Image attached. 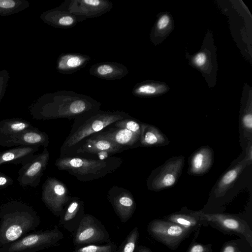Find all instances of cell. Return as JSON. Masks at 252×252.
Returning <instances> with one entry per match:
<instances>
[{
    "instance_id": "obj_1",
    "label": "cell",
    "mask_w": 252,
    "mask_h": 252,
    "mask_svg": "<svg viewBox=\"0 0 252 252\" xmlns=\"http://www.w3.org/2000/svg\"><path fill=\"white\" fill-rule=\"evenodd\" d=\"M101 103L86 94L62 90L44 94L30 107L36 119L76 120L100 109Z\"/></svg>"
},
{
    "instance_id": "obj_2",
    "label": "cell",
    "mask_w": 252,
    "mask_h": 252,
    "mask_svg": "<svg viewBox=\"0 0 252 252\" xmlns=\"http://www.w3.org/2000/svg\"><path fill=\"white\" fill-rule=\"evenodd\" d=\"M40 221L37 213L24 202L3 204L0 207V248L34 231Z\"/></svg>"
},
{
    "instance_id": "obj_3",
    "label": "cell",
    "mask_w": 252,
    "mask_h": 252,
    "mask_svg": "<svg viewBox=\"0 0 252 252\" xmlns=\"http://www.w3.org/2000/svg\"><path fill=\"white\" fill-rule=\"evenodd\" d=\"M130 117L123 111L99 109L74 120L70 133L61 147L60 157L68 155L86 138L114 123Z\"/></svg>"
},
{
    "instance_id": "obj_4",
    "label": "cell",
    "mask_w": 252,
    "mask_h": 252,
    "mask_svg": "<svg viewBox=\"0 0 252 252\" xmlns=\"http://www.w3.org/2000/svg\"><path fill=\"white\" fill-rule=\"evenodd\" d=\"M122 158L110 157L106 158H90L67 155L59 157L55 165L61 171H65L78 180L88 182L101 178L119 168Z\"/></svg>"
},
{
    "instance_id": "obj_5",
    "label": "cell",
    "mask_w": 252,
    "mask_h": 252,
    "mask_svg": "<svg viewBox=\"0 0 252 252\" xmlns=\"http://www.w3.org/2000/svg\"><path fill=\"white\" fill-rule=\"evenodd\" d=\"M64 237L57 226L53 229L30 233L0 248V252H36L53 247Z\"/></svg>"
},
{
    "instance_id": "obj_6",
    "label": "cell",
    "mask_w": 252,
    "mask_h": 252,
    "mask_svg": "<svg viewBox=\"0 0 252 252\" xmlns=\"http://www.w3.org/2000/svg\"><path fill=\"white\" fill-rule=\"evenodd\" d=\"M196 214L212 227L229 234L236 235L252 247V230L247 222L237 215L224 213H205L195 211Z\"/></svg>"
},
{
    "instance_id": "obj_7",
    "label": "cell",
    "mask_w": 252,
    "mask_h": 252,
    "mask_svg": "<svg viewBox=\"0 0 252 252\" xmlns=\"http://www.w3.org/2000/svg\"><path fill=\"white\" fill-rule=\"evenodd\" d=\"M184 161L183 156L172 157L153 170L147 179L148 189L159 191L174 186L181 175Z\"/></svg>"
},
{
    "instance_id": "obj_8",
    "label": "cell",
    "mask_w": 252,
    "mask_h": 252,
    "mask_svg": "<svg viewBox=\"0 0 252 252\" xmlns=\"http://www.w3.org/2000/svg\"><path fill=\"white\" fill-rule=\"evenodd\" d=\"M147 230L153 238L172 250L177 249L192 232L164 219L152 220L149 223Z\"/></svg>"
},
{
    "instance_id": "obj_9",
    "label": "cell",
    "mask_w": 252,
    "mask_h": 252,
    "mask_svg": "<svg viewBox=\"0 0 252 252\" xmlns=\"http://www.w3.org/2000/svg\"><path fill=\"white\" fill-rule=\"evenodd\" d=\"M73 242L75 247L108 243L110 242V236L100 220L93 215L85 214L74 232Z\"/></svg>"
},
{
    "instance_id": "obj_10",
    "label": "cell",
    "mask_w": 252,
    "mask_h": 252,
    "mask_svg": "<svg viewBox=\"0 0 252 252\" xmlns=\"http://www.w3.org/2000/svg\"><path fill=\"white\" fill-rule=\"evenodd\" d=\"M71 197L66 185L55 177H48L42 185V201L56 217H60Z\"/></svg>"
},
{
    "instance_id": "obj_11",
    "label": "cell",
    "mask_w": 252,
    "mask_h": 252,
    "mask_svg": "<svg viewBox=\"0 0 252 252\" xmlns=\"http://www.w3.org/2000/svg\"><path fill=\"white\" fill-rule=\"evenodd\" d=\"M49 158V152L45 148L41 153L33 155L22 164L17 178L19 185L23 187H37L48 165Z\"/></svg>"
},
{
    "instance_id": "obj_12",
    "label": "cell",
    "mask_w": 252,
    "mask_h": 252,
    "mask_svg": "<svg viewBox=\"0 0 252 252\" xmlns=\"http://www.w3.org/2000/svg\"><path fill=\"white\" fill-rule=\"evenodd\" d=\"M58 7L85 20L106 13L113 4L108 0H66Z\"/></svg>"
},
{
    "instance_id": "obj_13",
    "label": "cell",
    "mask_w": 252,
    "mask_h": 252,
    "mask_svg": "<svg viewBox=\"0 0 252 252\" xmlns=\"http://www.w3.org/2000/svg\"><path fill=\"white\" fill-rule=\"evenodd\" d=\"M128 149L109 140L90 136L67 155L89 154L96 155L99 158H106Z\"/></svg>"
},
{
    "instance_id": "obj_14",
    "label": "cell",
    "mask_w": 252,
    "mask_h": 252,
    "mask_svg": "<svg viewBox=\"0 0 252 252\" xmlns=\"http://www.w3.org/2000/svg\"><path fill=\"white\" fill-rule=\"evenodd\" d=\"M107 197L122 222H126L132 217L136 203L128 190L117 186H113L108 191Z\"/></svg>"
},
{
    "instance_id": "obj_15",
    "label": "cell",
    "mask_w": 252,
    "mask_h": 252,
    "mask_svg": "<svg viewBox=\"0 0 252 252\" xmlns=\"http://www.w3.org/2000/svg\"><path fill=\"white\" fill-rule=\"evenodd\" d=\"M85 215L84 203L76 196H71L60 218V223L70 233H74Z\"/></svg>"
},
{
    "instance_id": "obj_16",
    "label": "cell",
    "mask_w": 252,
    "mask_h": 252,
    "mask_svg": "<svg viewBox=\"0 0 252 252\" xmlns=\"http://www.w3.org/2000/svg\"><path fill=\"white\" fill-rule=\"evenodd\" d=\"M39 17L43 22L50 26L64 29L73 28L78 22L84 20L58 7L43 12Z\"/></svg>"
},
{
    "instance_id": "obj_17",
    "label": "cell",
    "mask_w": 252,
    "mask_h": 252,
    "mask_svg": "<svg viewBox=\"0 0 252 252\" xmlns=\"http://www.w3.org/2000/svg\"><path fill=\"white\" fill-rule=\"evenodd\" d=\"M214 162V152L208 146H204L196 150L190 157L188 173L201 176L207 173Z\"/></svg>"
},
{
    "instance_id": "obj_18",
    "label": "cell",
    "mask_w": 252,
    "mask_h": 252,
    "mask_svg": "<svg viewBox=\"0 0 252 252\" xmlns=\"http://www.w3.org/2000/svg\"><path fill=\"white\" fill-rule=\"evenodd\" d=\"M91 136L109 140L128 148L139 146L140 136L126 129L110 127L103 129Z\"/></svg>"
},
{
    "instance_id": "obj_19",
    "label": "cell",
    "mask_w": 252,
    "mask_h": 252,
    "mask_svg": "<svg viewBox=\"0 0 252 252\" xmlns=\"http://www.w3.org/2000/svg\"><path fill=\"white\" fill-rule=\"evenodd\" d=\"M32 126L24 119L12 118L0 121V146L11 147L15 137L25 129Z\"/></svg>"
},
{
    "instance_id": "obj_20",
    "label": "cell",
    "mask_w": 252,
    "mask_h": 252,
    "mask_svg": "<svg viewBox=\"0 0 252 252\" xmlns=\"http://www.w3.org/2000/svg\"><path fill=\"white\" fill-rule=\"evenodd\" d=\"M128 69L124 64L114 62H104L93 64L89 69L90 75L100 79L120 80L126 76Z\"/></svg>"
},
{
    "instance_id": "obj_21",
    "label": "cell",
    "mask_w": 252,
    "mask_h": 252,
    "mask_svg": "<svg viewBox=\"0 0 252 252\" xmlns=\"http://www.w3.org/2000/svg\"><path fill=\"white\" fill-rule=\"evenodd\" d=\"M91 59L90 56L85 54L62 53L57 58L56 69L60 73L71 74L84 67Z\"/></svg>"
},
{
    "instance_id": "obj_22",
    "label": "cell",
    "mask_w": 252,
    "mask_h": 252,
    "mask_svg": "<svg viewBox=\"0 0 252 252\" xmlns=\"http://www.w3.org/2000/svg\"><path fill=\"white\" fill-rule=\"evenodd\" d=\"M249 164L245 157L243 160L224 173L215 187L214 196L217 198L224 196L228 190L233 187L246 166Z\"/></svg>"
},
{
    "instance_id": "obj_23",
    "label": "cell",
    "mask_w": 252,
    "mask_h": 252,
    "mask_svg": "<svg viewBox=\"0 0 252 252\" xmlns=\"http://www.w3.org/2000/svg\"><path fill=\"white\" fill-rule=\"evenodd\" d=\"M163 219L192 231L196 230L201 226H208L207 223L196 214L195 211L189 210L187 207L165 216Z\"/></svg>"
},
{
    "instance_id": "obj_24",
    "label": "cell",
    "mask_w": 252,
    "mask_h": 252,
    "mask_svg": "<svg viewBox=\"0 0 252 252\" xmlns=\"http://www.w3.org/2000/svg\"><path fill=\"white\" fill-rule=\"evenodd\" d=\"M39 146H18L0 152V166L6 163L23 164L37 152Z\"/></svg>"
},
{
    "instance_id": "obj_25",
    "label": "cell",
    "mask_w": 252,
    "mask_h": 252,
    "mask_svg": "<svg viewBox=\"0 0 252 252\" xmlns=\"http://www.w3.org/2000/svg\"><path fill=\"white\" fill-rule=\"evenodd\" d=\"M13 146H37L46 148L49 145L48 135L32 126L18 134L13 140Z\"/></svg>"
},
{
    "instance_id": "obj_26",
    "label": "cell",
    "mask_w": 252,
    "mask_h": 252,
    "mask_svg": "<svg viewBox=\"0 0 252 252\" xmlns=\"http://www.w3.org/2000/svg\"><path fill=\"white\" fill-rule=\"evenodd\" d=\"M170 141L166 136L158 127L152 125L143 123L140 136L139 146L143 147L163 146Z\"/></svg>"
},
{
    "instance_id": "obj_27",
    "label": "cell",
    "mask_w": 252,
    "mask_h": 252,
    "mask_svg": "<svg viewBox=\"0 0 252 252\" xmlns=\"http://www.w3.org/2000/svg\"><path fill=\"white\" fill-rule=\"evenodd\" d=\"M30 6L27 0H0V16H9L20 12Z\"/></svg>"
},
{
    "instance_id": "obj_28",
    "label": "cell",
    "mask_w": 252,
    "mask_h": 252,
    "mask_svg": "<svg viewBox=\"0 0 252 252\" xmlns=\"http://www.w3.org/2000/svg\"><path fill=\"white\" fill-rule=\"evenodd\" d=\"M162 91L161 86L152 82L137 84L132 90V94L137 97H149L158 94Z\"/></svg>"
},
{
    "instance_id": "obj_29",
    "label": "cell",
    "mask_w": 252,
    "mask_h": 252,
    "mask_svg": "<svg viewBox=\"0 0 252 252\" xmlns=\"http://www.w3.org/2000/svg\"><path fill=\"white\" fill-rule=\"evenodd\" d=\"M220 252H252V247L242 239L225 242Z\"/></svg>"
},
{
    "instance_id": "obj_30",
    "label": "cell",
    "mask_w": 252,
    "mask_h": 252,
    "mask_svg": "<svg viewBox=\"0 0 252 252\" xmlns=\"http://www.w3.org/2000/svg\"><path fill=\"white\" fill-rule=\"evenodd\" d=\"M139 237V230L136 227L129 232L116 252H134Z\"/></svg>"
},
{
    "instance_id": "obj_31",
    "label": "cell",
    "mask_w": 252,
    "mask_h": 252,
    "mask_svg": "<svg viewBox=\"0 0 252 252\" xmlns=\"http://www.w3.org/2000/svg\"><path fill=\"white\" fill-rule=\"evenodd\" d=\"M117 245L112 242L100 245L89 244L75 247L73 252H116Z\"/></svg>"
},
{
    "instance_id": "obj_32",
    "label": "cell",
    "mask_w": 252,
    "mask_h": 252,
    "mask_svg": "<svg viewBox=\"0 0 252 252\" xmlns=\"http://www.w3.org/2000/svg\"><path fill=\"white\" fill-rule=\"evenodd\" d=\"M113 125L116 128L127 129L140 136L142 123L132 117L118 121Z\"/></svg>"
},
{
    "instance_id": "obj_33",
    "label": "cell",
    "mask_w": 252,
    "mask_h": 252,
    "mask_svg": "<svg viewBox=\"0 0 252 252\" xmlns=\"http://www.w3.org/2000/svg\"><path fill=\"white\" fill-rule=\"evenodd\" d=\"M186 252H213L212 244H204L192 240Z\"/></svg>"
},
{
    "instance_id": "obj_34",
    "label": "cell",
    "mask_w": 252,
    "mask_h": 252,
    "mask_svg": "<svg viewBox=\"0 0 252 252\" xmlns=\"http://www.w3.org/2000/svg\"><path fill=\"white\" fill-rule=\"evenodd\" d=\"M9 78L8 70L3 69L0 71V102L4 96Z\"/></svg>"
},
{
    "instance_id": "obj_35",
    "label": "cell",
    "mask_w": 252,
    "mask_h": 252,
    "mask_svg": "<svg viewBox=\"0 0 252 252\" xmlns=\"http://www.w3.org/2000/svg\"><path fill=\"white\" fill-rule=\"evenodd\" d=\"M13 183V180L11 178L0 172V189H5Z\"/></svg>"
},
{
    "instance_id": "obj_36",
    "label": "cell",
    "mask_w": 252,
    "mask_h": 252,
    "mask_svg": "<svg viewBox=\"0 0 252 252\" xmlns=\"http://www.w3.org/2000/svg\"><path fill=\"white\" fill-rule=\"evenodd\" d=\"M207 57L203 52L197 54L193 58V62L197 66H202L206 63Z\"/></svg>"
},
{
    "instance_id": "obj_37",
    "label": "cell",
    "mask_w": 252,
    "mask_h": 252,
    "mask_svg": "<svg viewBox=\"0 0 252 252\" xmlns=\"http://www.w3.org/2000/svg\"><path fill=\"white\" fill-rule=\"evenodd\" d=\"M170 22V18L167 15H163L158 19L157 27L158 30H163L167 27Z\"/></svg>"
},
{
    "instance_id": "obj_38",
    "label": "cell",
    "mask_w": 252,
    "mask_h": 252,
    "mask_svg": "<svg viewBox=\"0 0 252 252\" xmlns=\"http://www.w3.org/2000/svg\"><path fill=\"white\" fill-rule=\"evenodd\" d=\"M245 158L250 164L252 160V140L248 141V144L246 148Z\"/></svg>"
},
{
    "instance_id": "obj_39",
    "label": "cell",
    "mask_w": 252,
    "mask_h": 252,
    "mask_svg": "<svg viewBox=\"0 0 252 252\" xmlns=\"http://www.w3.org/2000/svg\"><path fill=\"white\" fill-rule=\"evenodd\" d=\"M138 252H152L149 248H148L146 247L140 246L139 247Z\"/></svg>"
}]
</instances>
